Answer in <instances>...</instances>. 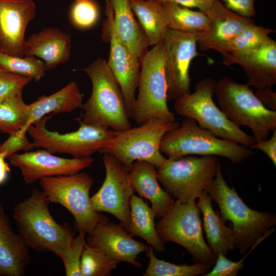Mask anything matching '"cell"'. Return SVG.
<instances>
[{
    "mask_svg": "<svg viewBox=\"0 0 276 276\" xmlns=\"http://www.w3.org/2000/svg\"><path fill=\"white\" fill-rule=\"evenodd\" d=\"M86 234L84 231H79L71 246L60 257L63 261L66 276H82L80 260L86 243Z\"/></svg>",
    "mask_w": 276,
    "mask_h": 276,
    "instance_id": "36",
    "label": "cell"
},
{
    "mask_svg": "<svg viewBox=\"0 0 276 276\" xmlns=\"http://www.w3.org/2000/svg\"><path fill=\"white\" fill-rule=\"evenodd\" d=\"M106 3L107 19L103 36L110 42L107 63L121 89L131 118L136 100L141 63L117 36L112 24L113 12L111 4L109 0H106Z\"/></svg>",
    "mask_w": 276,
    "mask_h": 276,
    "instance_id": "15",
    "label": "cell"
},
{
    "mask_svg": "<svg viewBox=\"0 0 276 276\" xmlns=\"http://www.w3.org/2000/svg\"><path fill=\"white\" fill-rule=\"evenodd\" d=\"M212 201L218 206L220 217L233 225L235 248L245 254L270 228L276 225V216L249 208L234 187L228 186L218 165L215 178L207 190Z\"/></svg>",
    "mask_w": 276,
    "mask_h": 276,
    "instance_id": "2",
    "label": "cell"
},
{
    "mask_svg": "<svg viewBox=\"0 0 276 276\" xmlns=\"http://www.w3.org/2000/svg\"><path fill=\"white\" fill-rule=\"evenodd\" d=\"M150 46L162 42L168 29L161 3L155 0H129Z\"/></svg>",
    "mask_w": 276,
    "mask_h": 276,
    "instance_id": "28",
    "label": "cell"
},
{
    "mask_svg": "<svg viewBox=\"0 0 276 276\" xmlns=\"http://www.w3.org/2000/svg\"><path fill=\"white\" fill-rule=\"evenodd\" d=\"M128 177L134 192L151 202L156 217H162L171 209L175 199L160 185L154 165L144 160L135 161L129 171Z\"/></svg>",
    "mask_w": 276,
    "mask_h": 276,
    "instance_id": "21",
    "label": "cell"
},
{
    "mask_svg": "<svg viewBox=\"0 0 276 276\" xmlns=\"http://www.w3.org/2000/svg\"><path fill=\"white\" fill-rule=\"evenodd\" d=\"M52 117L46 116L35 122L28 129L35 147L49 152L65 153L75 158L91 156L101 150L113 135V130L83 123L78 118L80 126L76 131L66 133L51 131L47 129V121Z\"/></svg>",
    "mask_w": 276,
    "mask_h": 276,
    "instance_id": "12",
    "label": "cell"
},
{
    "mask_svg": "<svg viewBox=\"0 0 276 276\" xmlns=\"http://www.w3.org/2000/svg\"><path fill=\"white\" fill-rule=\"evenodd\" d=\"M164 58L163 40L153 45L141 60L138 94L131 116L137 125L155 118L175 121L167 104Z\"/></svg>",
    "mask_w": 276,
    "mask_h": 276,
    "instance_id": "9",
    "label": "cell"
},
{
    "mask_svg": "<svg viewBox=\"0 0 276 276\" xmlns=\"http://www.w3.org/2000/svg\"><path fill=\"white\" fill-rule=\"evenodd\" d=\"M242 66L247 83L256 89L271 87L276 83V42L270 38L256 51L236 59Z\"/></svg>",
    "mask_w": 276,
    "mask_h": 276,
    "instance_id": "24",
    "label": "cell"
},
{
    "mask_svg": "<svg viewBox=\"0 0 276 276\" xmlns=\"http://www.w3.org/2000/svg\"><path fill=\"white\" fill-rule=\"evenodd\" d=\"M274 32L254 22L249 24L229 42L221 54L223 64H233L236 59L256 51L269 40V34Z\"/></svg>",
    "mask_w": 276,
    "mask_h": 276,
    "instance_id": "29",
    "label": "cell"
},
{
    "mask_svg": "<svg viewBox=\"0 0 276 276\" xmlns=\"http://www.w3.org/2000/svg\"><path fill=\"white\" fill-rule=\"evenodd\" d=\"M29 247L12 229L8 215L0 204V276H23L31 262Z\"/></svg>",
    "mask_w": 276,
    "mask_h": 276,
    "instance_id": "20",
    "label": "cell"
},
{
    "mask_svg": "<svg viewBox=\"0 0 276 276\" xmlns=\"http://www.w3.org/2000/svg\"><path fill=\"white\" fill-rule=\"evenodd\" d=\"M168 29L182 31H206L209 19L205 13L172 2L161 3Z\"/></svg>",
    "mask_w": 276,
    "mask_h": 276,
    "instance_id": "30",
    "label": "cell"
},
{
    "mask_svg": "<svg viewBox=\"0 0 276 276\" xmlns=\"http://www.w3.org/2000/svg\"><path fill=\"white\" fill-rule=\"evenodd\" d=\"M32 78L0 71V102L22 93Z\"/></svg>",
    "mask_w": 276,
    "mask_h": 276,
    "instance_id": "37",
    "label": "cell"
},
{
    "mask_svg": "<svg viewBox=\"0 0 276 276\" xmlns=\"http://www.w3.org/2000/svg\"><path fill=\"white\" fill-rule=\"evenodd\" d=\"M159 3L172 2L187 8H197L205 13L215 0H155Z\"/></svg>",
    "mask_w": 276,
    "mask_h": 276,
    "instance_id": "42",
    "label": "cell"
},
{
    "mask_svg": "<svg viewBox=\"0 0 276 276\" xmlns=\"http://www.w3.org/2000/svg\"><path fill=\"white\" fill-rule=\"evenodd\" d=\"M74 1H76V0H74Z\"/></svg>",
    "mask_w": 276,
    "mask_h": 276,
    "instance_id": "45",
    "label": "cell"
},
{
    "mask_svg": "<svg viewBox=\"0 0 276 276\" xmlns=\"http://www.w3.org/2000/svg\"><path fill=\"white\" fill-rule=\"evenodd\" d=\"M216 84L211 77L200 81L193 93L175 100L174 110L183 117L194 120L200 127L220 138L250 147L255 143L252 136L229 121L214 103Z\"/></svg>",
    "mask_w": 276,
    "mask_h": 276,
    "instance_id": "8",
    "label": "cell"
},
{
    "mask_svg": "<svg viewBox=\"0 0 276 276\" xmlns=\"http://www.w3.org/2000/svg\"><path fill=\"white\" fill-rule=\"evenodd\" d=\"M201 32L168 29L164 39V70L167 100L190 93V65L199 55L197 45Z\"/></svg>",
    "mask_w": 276,
    "mask_h": 276,
    "instance_id": "13",
    "label": "cell"
},
{
    "mask_svg": "<svg viewBox=\"0 0 276 276\" xmlns=\"http://www.w3.org/2000/svg\"><path fill=\"white\" fill-rule=\"evenodd\" d=\"M155 224L164 243L175 242L184 247L195 263L212 266L216 257L204 241L202 221L196 201L182 202L175 200L171 209Z\"/></svg>",
    "mask_w": 276,
    "mask_h": 276,
    "instance_id": "10",
    "label": "cell"
},
{
    "mask_svg": "<svg viewBox=\"0 0 276 276\" xmlns=\"http://www.w3.org/2000/svg\"><path fill=\"white\" fill-rule=\"evenodd\" d=\"M146 256L149 262L144 276H197L204 275L211 266L200 263L193 265H177L158 259L154 249L148 246Z\"/></svg>",
    "mask_w": 276,
    "mask_h": 276,
    "instance_id": "31",
    "label": "cell"
},
{
    "mask_svg": "<svg viewBox=\"0 0 276 276\" xmlns=\"http://www.w3.org/2000/svg\"><path fill=\"white\" fill-rule=\"evenodd\" d=\"M71 43L69 34L58 28H45L26 40V56H34L42 60L48 71L69 60Z\"/></svg>",
    "mask_w": 276,
    "mask_h": 276,
    "instance_id": "22",
    "label": "cell"
},
{
    "mask_svg": "<svg viewBox=\"0 0 276 276\" xmlns=\"http://www.w3.org/2000/svg\"><path fill=\"white\" fill-rule=\"evenodd\" d=\"M270 139L254 143L250 147L264 152L276 166V129L273 130Z\"/></svg>",
    "mask_w": 276,
    "mask_h": 276,
    "instance_id": "41",
    "label": "cell"
},
{
    "mask_svg": "<svg viewBox=\"0 0 276 276\" xmlns=\"http://www.w3.org/2000/svg\"><path fill=\"white\" fill-rule=\"evenodd\" d=\"M28 129L22 127L10 134L8 138L0 145V153L5 152L8 157L20 151L32 150L35 146L26 136Z\"/></svg>",
    "mask_w": 276,
    "mask_h": 276,
    "instance_id": "38",
    "label": "cell"
},
{
    "mask_svg": "<svg viewBox=\"0 0 276 276\" xmlns=\"http://www.w3.org/2000/svg\"><path fill=\"white\" fill-rule=\"evenodd\" d=\"M215 94L226 118L238 126L250 128L255 143L266 140L276 129V110L266 108L247 83L224 77L216 82Z\"/></svg>",
    "mask_w": 276,
    "mask_h": 276,
    "instance_id": "6",
    "label": "cell"
},
{
    "mask_svg": "<svg viewBox=\"0 0 276 276\" xmlns=\"http://www.w3.org/2000/svg\"><path fill=\"white\" fill-rule=\"evenodd\" d=\"M22 93L0 102V131L9 135L26 127L29 118L28 104Z\"/></svg>",
    "mask_w": 276,
    "mask_h": 276,
    "instance_id": "32",
    "label": "cell"
},
{
    "mask_svg": "<svg viewBox=\"0 0 276 276\" xmlns=\"http://www.w3.org/2000/svg\"><path fill=\"white\" fill-rule=\"evenodd\" d=\"M83 95L74 81L50 96L43 95L28 104L29 118L26 127L29 126L47 114L70 112L82 105Z\"/></svg>",
    "mask_w": 276,
    "mask_h": 276,
    "instance_id": "26",
    "label": "cell"
},
{
    "mask_svg": "<svg viewBox=\"0 0 276 276\" xmlns=\"http://www.w3.org/2000/svg\"><path fill=\"white\" fill-rule=\"evenodd\" d=\"M155 213L142 198L133 195L130 201V223L128 232L130 235L144 240L154 250H165L155 226Z\"/></svg>",
    "mask_w": 276,
    "mask_h": 276,
    "instance_id": "27",
    "label": "cell"
},
{
    "mask_svg": "<svg viewBox=\"0 0 276 276\" xmlns=\"http://www.w3.org/2000/svg\"><path fill=\"white\" fill-rule=\"evenodd\" d=\"M109 1L113 12V26L117 36L141 62L150 45L134 17L129 0Z\"/></svg>",
    "mask_w": 276,
    "mask_h": 276,
    "instance_id": "23",
    "label": "cell"
},
{
    "mask_svg": "<svg viewBox=\"0 0 276 276\" xmlns=\"http://www.w3.org/2000/svg\"><path fill=\"white\" fill-rule=\"evenodd\" d=\"M255 94L266 108L276 110V93L271 87L257 89Z\"/></svg>",
    "mask_w": 276,
    "mask_h": 276,
    "instance_id": "43",
    "label": "cell"
},
{
    "mask_svg": "<svg viewBox=\"0 0 276 276\" xmlns=\"http://www.w3.org/2000/svg\"><path fill=\"white\" fill-rule=\"evenodd\" d=\"M32 0H0V52L26 56V29L36 15Z\"/></svg>",
    "mask_w": 276,
    "mask_h": 276,
    "instance_id": "17",
    "label": "cell"
},
{
    "mask_svg": "<svg viewBox=\"0 0 276 276\" xmlns=\"http://www.w3.org/2000/svg\"><path fill=\"white\" fill-rule=\"evenodd\" d=\"M231 11L244 17L250 18L256 14L255 0H222Z\"/></svg>",
    "mask_w": 276,
    "mask_h": 276,
    "instance_id": "40",
    "label": "cell"
},
{
    "mask_svg": "<svg viewBox=\"0 0 276 276\" xmlns=\"http://www.w3.org/2000/svg\"><path fill=\"white\" fill-rule=\"evenodd\" d=\"M179 124L176 121L155 118L134 128L113 130L112 137L99 152L114 156L129 171L137 160L148 162L158 169L167 158L160 151L161 141Z\"/></svg>",
    "mask_w": 276,
    "mask_h": 276,
    "instance_id": "5",
    "label": "cell"
},
{
    "mask_svg": "<svg viewBox=\"0 0 276 276\" xmlns=\"http://www.w3.org/2000/svg\"><path fill=\"white\" fill-rule=\"evenodd\" d=\"M196 202L202 216V225L208 245L217 257L219 254L226 256L235 248L232 228L225 224L213 206L212 200L207 191H204Z\"/></svg>",
    "mask_w": 276,
    "mask_h": 276,
    "instance_id": "25",
    "label": "cell"
},
{
    "mask_svg": "<svg viewBox=\"0 0 276 276\" xmlns=\"http://www.w3.org/2000/svg\"><path fill=\"white\" fill-rule=\"evenodd\" d=\"M92 84L91 95L81 108L78 118L84 124L103 126L114 131L131 127L121 89L109 68L107 61L97 58L83 69Z\"/></svg>",
    "mask_w": 276,
    "mask_h": 276,
    "instance_id": "3",
    "label": "cell"
},
{
    "mask_svg": "<svg viewBox=\"0 0 276 276\" xmlns=\"http://www.w3.org/2000/svg\"><path fill=\"white\" fill-rule=\"evenodd\" d=\"M160 151L168 158L187 155L219 156L240 164L253 151L234 141L220 138L200 127L193 119L184 117L176 128L167 133L160 144Z\"/></svg>",
    "mask_w": 276,
    "mask_h": 276,
    "instance_id": "4",
    "label": "cell"
},
{
    "mask_svg": "<svg viewBox=\"0 0 276 276\" xmlns=\"http://www.w3.org/2000/svg\"><path fill=\"white\" fill-rule=\"evenodd\" d=\"M50 201L43 191L32 190L31 195L13 209V217L19 234L30 248L51 252L59 257L76 237L70 224H59L50 214Z\"/></svg>",
    "mask_w": 276,
    "mask_h": 276,
    "instance_id": "1",
    "label": "cell"
},
{
    "mask_svg": "<svg viewBox=\"0 0 276 276\" xmlns=\"http://www.w3.org/2000/svg\"><path fill=\"white\" fill-rule=\"evenodd\" d=\"M105 177L99 190L90 198L91 209L116 217L128 231L130 201L134 191L129 180V170L114 156L104 153Z\"/></svg>",
    "mask_w": 276,
    "mask_h": 276,
    "instance_id": "14",
    "label": "cell"
},
{
    "mask_svg": "<svg viewBox=\"0 0 276 276\" xmlns=\"http://www.w3.org/2000/svg\"><path fill=\"white\" fill-rule=\"evenodd\" d=\"M7 158L11 165L19 169L27 184H32L43 177L74 174L90 167L94 163L91 156L63 158L44 149L16 153Z\"/></svg>",
    "mask_w": 276,
    "mask_h": 276,
    "instance_id": "16",
    "label": "cell"
},
{
    "mask_svg": "<svg viewBox=\"0 0 276 276\" xmlns=\"http://www.w3.org/2000/svg\"><path fill=\"white\" fill-rule=\"evenodd\" d=\"M0 71L40 80L47 71L44 62L34 56L18 57L0 52Z\"/></svg>",
    "mask_w": 276,
    "mask_h": 276,
    "instance_id": "33",
    "label": "cell"
},
{
    "mask_svg": "<svg viewBox=\"0 0 276 276\" xmlns=\"http://www.w3.org/2000/svg\"><path fill=\"white\" fill-rule=\"evenodd\" d=\"M72 24L80 30H87L95 26L100 17V8L95 0H76L69 12Z\"/></svg>",
    "mask_w": 276,
    "mask_h": 276,
    "instance_id": "35",
    "label": "cell"
},
{
    "mask_svg": "<svg viewBox=\"0 0 276 276\" xmlns=\"http://www.w3.org/2000/svg\"><path fill=\"white\" fill-rule=\"evenodd\" d=\"M219 163L212 155L167 158L157 169L158 180L174 199L185 203L196 201L211 186Z\"/></svg>",
    "mask_w": 276,
    "mask_h": 276,
    "instance_id": "7",
    "label": "cell"
},
{
    "mask_svg": "<svg viewBox=\"0 0 276 276\" xmlns=\"http://www.w3.org/2000/svg\"><path fill=\"white\" fill-rule=\"evenodd\" d=\"M253 250L251 248L244 257L239 261L234 262L226 258V256L219 254L217 257L214 267L204 276H236L243 268L244 261L246 257Z\"/></svg>",
    "mask_w": 276,
    "mask_h": 276,
    "instance_id": "39",
    "label": "cell"
},
{
    "mask_svg": "<svg viewBox=\"0 0 276 276\" xmlns=\"http://www.w3.org/2000/svg\"><path fill=\"white\" fill-rule=\"evenodd\" d=\"M119 261L88 245L84 246L80 260L82 276H110L117 270Z\"/></svg>",
    "mask_w": 276,
    "mask_h": 276,
    "instance_id": "34",
    "label": "cell"
},
{
    "mask_svg": "<svg viewBox=\"0 0 276 276\" xmlns=\"http://www.w3.org/2000/svg\"><path fill=\"white\" fill-rule=\"evenodd\" d=\"M86 243L120 263H128L138 268L142 266L137 261L138 256L148 249L146 244L134 240L122 224L109 221L98 223L88 234Z\"/></svg>",
    "mask_w": 276,
    "mask_h": 276,
    "instance_id": "18",
    "label": "cell"
},
{
    "mask_svg": "<svg viewBox=\"0 0 276 276\" xmlns=\"http://www.w3.org/2000/svg\"><path fill=\"white\" fill-rule=\"evenodd\" d=\"M94 183V178L84 172L39 180L50 201L59 203L66 209L75 219L76 229L87 234L98 223L109 221L105 215L90 208L89 192Z\"/></svg>",
    "mask_w": 276,
    "mask_h": 276,
    "instance_id": "11",
    "label": "cell"
},
{
    "mask_svg": "<svg viewBox=\"0 0 276 276\" xmlns=\"http://www.w3.org/2000/svg\"><path fill=\"white\" fill-rule=\"evenodd\" d=\"M7 155L5 152L0 153V185L5 182L11 171L9 164L5 161Z\"/></svg>",
    "mask_w": 276,
    "mask_h": 276,
    "instance_id": "44",
    "label": "cell"
},
{
    "mask_svg": "<svg viewBox=\"0 0 276 276\" xmlns=\"http://www.w3.org/2000/svg\"><path fill=\"white\" fill-rule=\"evenodd\" d=\"M205 14L209 19V27L200 32L197 43L202 51L214 50L222 54L239 33L254 22L231 11L219 0L215 1Z\"/></svg>",
    "mask_w": 276,
    "mask_h": 276,
    "instance_id": "19",
    "label": "cell"
}]
</instances>
